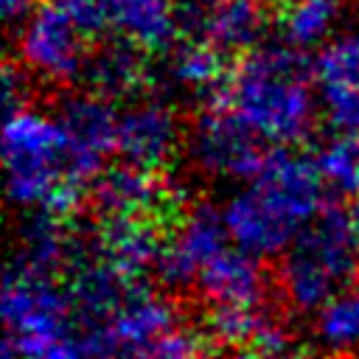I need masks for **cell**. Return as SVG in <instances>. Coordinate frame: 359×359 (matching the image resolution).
<instances>
[{
	"label": "cell",
	"instance_id": "cell-1",
	"mask_svg": "<svg viewBox=\"0 0 359 359\" xmlns=\"http://www.w3.org/2000/svg\"><path fill=\"white\" fill-rule=\"evenodd\" d=\"M314 67L292 45H258L241 53L238 65L210 104L238 115L261 140L294 146L314 126V93L309 87Z\"/></svg>",
	"mask_w": 359,
	"mask_h": 359
},
{
	"label": "cell",
	"instance_id": "cell-2",
	"mask_svg": "<svg viewBox=\"0 0 359 359\" xmlns=\"http://www.w3.org/2000/svg\"><path fill=\"white\" fill-rule=\"evenodd\" d=\"M3 163L11 205L50 210L62 219H70L81 208L87 182L73 174L70 143L56 115L50 118L31 107L8 112Z\"/></svg>",
	"mask_w": 359,
	"mask_h": 359
},
{
	"label": "cell",
	"instance_id": "cell-3",
	"mask_svg": "<svg viewBox=\"0 0 359 359\" xmlns=\"http://www.w3.org/2000/svg\"><path fill=\"white\" fill-rule=\"evenodd\" d=\"M359 272V250L351 213L325 205L280 252L278 280L297 311H317L351 286Z\"/></svg>",
	"mask_w": 359,
	"mask_h": 359
},
{
	"label": "cell",
	"instance_id": "cell-4",
	"mask_svg": "<svg viewBox=\"0 0 359 359\" xmlns=\"http://www.w3.org/2000/svg\"><path fill=\"white\" fill-rule=\"evenodd\" d=\"M3 359H36L53 342L81 334L67 286L50 272L11 258L3 278Z\"/></svg>",
	"mask_w": 359,
	"mask_h": 359
},
{
	"label": "cell",
	"instance_id": "cell-5",
	"mask_svg": "<svg viewBox=\"0 0 359 359\" xmlns=\"http://www.w3.org/2000/svg\"><path fill=\"white\" fill-rule=\"evenodd\" d=\"M84 39L87 34L59 0L39 3L20 25V62L36 79L56 84L76 81L84 76L90 59Z\"/></svg>",
	"mask_w": 359,
	"mask_h": 359
},
{
	"label": "cell",
	"instance_id": "cell-6",
	"mask_svg": "<svg viewBox=\"0 0 359 359\" xmlns=\"http://www.w3.org/2000/svg\"><path fill=\"white\" fill-rule=\"evenodd\" d=\"M261 137L230 109L208 104L191 123L185 146L194 165L210 177L252 180L266 157Z\"/></svg>",
	"mask_w": 359,
	"mask_h": 359
},
{
	"label": "cell",
	"instance_id": "cell-7",
	"mask_svg": "<svg viewBox=\"0 0 359 359\" xmlns=\"http://www.w3.org/2000/svg\"><path fill=\"white\" fill-rule=\"evenodd\" d=\"M261 199L286 222L303 230L325 208V177L317 160L278 146L266 151L258 174L250 182Z\"/></svg>",
	"mask_w": 359,
	"mask_h": 359
},
{
	"label": "cell",
	"instance_id": "cell-8",
	"mask_svg": "<svg viewBox=\"0 0 359 359\" xmlns=\"http://www.w3.org/2000/svg\"><path fill=\"white\" fill-rule=\"evenodd\" d=\"M67 143H70V165L73 174L81 182H93L109 151H115L118 143V112L112 109V101L98 93H79L67 95L59 104L56 112Z\"/></svg>",
	"mask_w": 359,
	"mask_h": 359
},
{
	"label": "cell",
	"instance_id": "cell-9",
	"mask_svg": "<svg viewBox=\"0 0 359 359\" xmlns=\"http://www.w3.org/2000/svg\"><path fill=\"white\" fill-rule=\"evenodd\" d=\"M224 247H230V233L222 210H216L213 205H196L177 222L174 233L165 238L154 269L163 283L188 286L196 283L199 272Z\"/></svg>",
	"mask_w": 359,
	"mask_h": 359
},
{
	"label": "cell",
	"instance_id": "cell-10",
	"mask_svg": "<svg viewBox=\"0 0 359 359\" xmlns=\"http://www.w3.org/2000/svg\"><path fill=\"white\" fill-rule=\"evenodd\" d=\"M177 8L182 31L222 53H250L266 31L264 3L258 0H182Z\"/></svg>",
	"mask_w": 359,
	"mask_h": 359
},
{
	"label": "cell",
	"instance_id": "cell-11",
	"mask_svg": "<svg viewBox=\"0 0 359 359\" xmlns=\"http://www.w3.org/2000/svg\"><path fill=\"white\" fill-rule=\"evenodd\" d=\"M180 149V123L168 104L157 98L137 101L118 115V143L115 151L123 163L160 171Z\"/></svg>",
	"mask_w": 359,
	"mask_h": 359
},
{
	"label": "cell",
	"instance_id": "cell-12",
	"mask_svg": "<svg viewBox=\"0 0 359 359\" xmlns=\"http://www.w3.org/2000/svg\"><path fill=\"white\" fill-rule=\"evenodd\" d=\"M165 236L157 216H101L98 258H104L123 280H140L157 266Z\"/></svg>",
	"mask_w": 359,
	"mask_h": 359
},
{
	"label": "cell",
	"instance_id": "cell-13",
	"mask_svg": "<svg viewBox=\"0 0 359 359\" xmlns=\"http://www.w3.org/2000/svg\"><path fill=\"white\" fill-rule=\"evenodd\" d=\"M222 216L230 241L255 258L283 252L292 244V238L300 233L292 222H286L278 210H272L252 185L230 196V202L222 208Z\"/></svg>",
	"mask_w": 359,
	"mask_h": 359
},
{
	"label": "cell",
	"instance_id": "cell-14",
	"mask_svg": "<svg viewBox=\"0 0 359 359\" xmlns=\"http://www.w3.org/2000/svg\"><path fill=\"white\" fill-rule=\"evenodd\" d=\"M93 202L101 216H157L171 202L157 171L121 163L93 180Z\"/></svg>",
	"mask_w": 359,
	"mask_h": 359
},
{
	"label": "cell",
	"instance_id": "cell-15",
	"mask_svg": "<svg viewBox=\"0 0 359 359\" xmlns=\"http://www.w3.org/2000/svg\"><path fill=\"white\" fill-rule=\"evenodd\" d=\"M109 28L143 53H165L182 31L180 8L171 0H112Z\"/></svg>",
	"mask_w": 359,
	"mask_h": 359
},
{
	"label": "cell",
	"instance_id": "cell-16",
	"mask_svg": "<svg viewBox=\"0 0 359 359\" xmlns=\"http://www.w3.org/2000/svg\"><path fill=\"white\" fill-rule=\"evenodd\" d=\"M199 292L210 303L233 306H261L266 292V278L255 255L241 247H224L196 278Z\"/></svg>",
	"mask_w": 359,
	"mask_h": 359
},
{
	"label": "cell",
	"instance_id": "cell-17",
	"mask_svg": "<svg viewBox=\"0 0 359 359\" xmlns=\"http://www.w3.org/2000/svg\"><path fill=\"white\" fill-rule=\"evenodd\" d=\"M174 325V306L154 294L151 289L132 286L115 317L109 320V331L123 353H137L163 334H168Z\"/></svg>",
	"mask_w": 359,
	"mask_h": 359
},
{
	"label": "cell",
	"instance_id": "cell-18",
	"mask_svg": "<svg viewBox=\"0 0 359 359\" xmlns=\"http://www.w3.org/2000/svg\"><path fill=\"white\" fill-rule=\"evenodd\" d=\"M84 79L90 81L93 93H98L109 101L129 98V95L140 93L146 79H149L146 53L140 48H135L132 42L118 36L115 42L90 53L87 67H84Z\"/></svg>",
	"mask_w": 359,
	"mask_h": 359
},
{
	"label": "cell",
	"instance_id": "cell-19",
	"mask_svg": "<svg viewBox=\"0 0 359 359\" xmlns=\"http://www.w3.org/2000/svg\"><path fill=\"white\" fill-rule=\"evenodd\" d=\"M168 79L188 90L196 93L199 98L205 95L208 104L216 98V93L222 90V84L227 81V67H224V53L219 48H213L205 39L188 36L185 42H177L168 50Z\"/></svg>",
	"mask_w": 359,
	"mask_h": 359
},
{
	"label": "cell",
	"instance_id": "cell-20",
	"mask_svg": "<svg viewBox=\"0 0 359 359\" xmlns=\"http://www.w3.org/2000/svg\"><path fill=\"white\" fill-rule=\"evenodd\" d=\"M342 11V0H289L280 11V36L297 50L323 48Z\"/></svg>",
	"mask_w": 359,
	"mask_h": 359
},
{
	"label": "cell",
	"instance_id": "cell-21",
	"mask_svg": "<svg viewBox=\"0 0 359 359\" xmlns=\"http://www.w3.org/2000/svg\"><path fill=\"white\" fill-rule=\"evenodd\" d=\"M314 334L320 345L339 356H351L359 348V286H348L317 309Z\"/></svg>",
	"mask_w": 359,
	"mask_h": 359
},
{
	"label": "cell",
	"instance_id": "cell-22",
	"mask_svg": "<svg viewBox=\"0 0 359 359\" xmlns=\"http://www.w3.org/2000/svg\"><path fill=\"white\" fill-rule=\"evenodd\" d=\"M272 317H264L258 306H233V303H213L205 317V337L224 348H252L255 337Z\"/></svg>",
	"mask_w": 359,
	"mask_h": 359
},
{
	"label": "cell",
	"instance_id": "cell-23",
	"mask_svg": "<svg viewBox=\"0 0 359 359\" xmlns=\"http://www.w3.org/2000/svg\"><path fill=\"white\" fill-rule=\"evenodd\" d=\"M314 79L320 87H356L359 90V31L328 39L314 62Z\"/></svg>",
	"mask_w": 359,
	"mask_h": 359
},
{
	"label": "cell",
	"instance_id": "cell-24",
	"mask_svg": "<svg viewBox=\"0 0 359 359\" xmlns=\"http://www.w3.org/2000/svg\"><path fill=\"white\" fill-rule=\"evenodd\" d=\"M317 165L331 188L359 196V135H337L317 151Z\"/></svg>",
	"mask_w": 359,
	"mask_h": 359
},
{
	"label": "cell",
	"instance_id": "cell-25",
	"mask_svg": "<svg viewBox=\"0 0 359 359\" xmlns=\"http://www.w3.org/2000/svg\"><path fill=\"white\" fill-rule=\"evenodd\" d=\"M323 112L337 135H359V90L323 87Z\"/></svg>",
	"mask_w": 359,
	"mask_h": 359
},
{
	"label": "cell",
	"instance_id": "cell-26",
	"mask_svg": "<svg viewBox=\"0 0 359 359\" xmlns=\"http://www.w3.org/2000/svg\"><path fill=\"white\" fill-rule=\"evenodd\" d=\"M70 17L76 20V25L87 34L95 36L104 28H109V14H112V0H59Z\"/></svg>",
	"mask_w": 359,
	"mask_h": 359
},
{
	"label": "cell",
	"instance_id": "cell-27",
	"mask_svg": "<svg viewBox=\"0 0 359 359\" xmlns=\"http://www.w3.org/2000/svg\"><path fill=\"white\" fill-rule=\"evenodd\" d=\"M25 95H28V84H25L22 67H17L14 62H6V70H3V104H6V112H17V109L28 107Z\"/></svg>",
	"mask_w": 359,
	"mask_h": 359
},
{
	"label": "cell",
	"instance_id": "cell-28",
	"mask_svg": "<svg viewBox=\"0 0 359 359\" xmlns=\"http://www.w3.org/2000/svg\"><path fill=\"white\" fill-rule=\"evenodd\" d=\"M31 11H34V3L31 0H3V17H6L8 25L25 22Z\"/></svg>",
	"mask_w": 359,
	"mask_h": 359
},
{
	"label": "cell",
	"instance_id": "cell-29",
	"mask_svg": "<svg viewBox=\"0 0 359 359\" xmlns=\"http://www.w3.org/2000/svg\"><path fill=\"white\" fill-rule=\"evenodd\" d=\"M351 224H353V238H356V250H359V196L351 208Z\"/></svg>",
	"mask_w": 359,
	"mask_h": 359
},
{
	"label": "cell",
	"instance_id": "cell-30",
	"mask_svg": "<svg viewBox=\"0 0 359 359\" xmlns=\"http://www.w3.org/2000/svg\"><path fill=\"white\" fill-rule=\"evenodd\" d=\"M227 359H266V356H261V353H255V351H236L233 356H227Z\"/></svg>",
	"mask_w": 359,
	"mask_h": 359
},
{
	"label": "cell",
	"instance_id": "cell-31",
	"mask_svg": "<svg viewBox=\"0 0 359 359\" xmlns=\"http://www.w3.org/2000/svg\"><path fill=\"white\" fill-rule=\"evenodd\" d=\"M258 3H264V6H278V8H283L289 0H258Z\"/></svg>",
	"mask_w": 359,
	"mask_h": 359
},
{
	"label": "cell",
	"instance_id": "cell-32",
	"mask_svg": "<svg viewBox=\"0 0 359 359\" xmlns=\"http://www.w3.org/2000/svg\"><path fill=\"white\" fill-rule=\"evenodd\" d=\"M98 359H135V353H115V356H98Z\"/></svg>",
	"mask_w": 359,
	"mask_h": 359
},
{
	"label": "cell",
	"instance_id": "cell-33",
	"mask_svg": "<svg viewBox=\"0 0 359 359\" xmlns=\"http://www.w3.org/2000/svg\"><path fill=\"white\" fill-rule=\"evenodd\" d=\"M286 359H317V356H311V353H292V356H286Z\"/></svg>",
	"mask_w": 359,
	"mask_h": 359
}]
</instances>
